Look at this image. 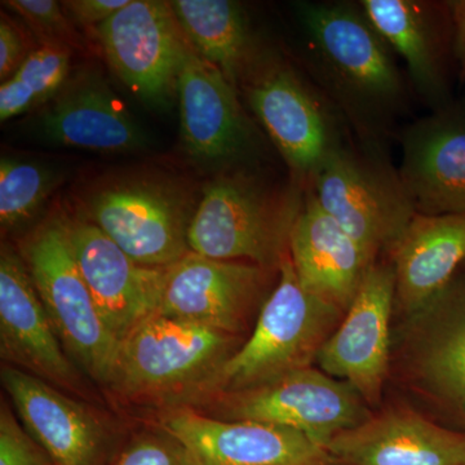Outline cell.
Returning a JSON list of instances; mask_svg holds the SVG:
<instances>
[{
	"label": "cell",
	"instance_id": "6da1fadb",
	"mask_svg": "<svg viewBox=\"0 0 465 465\" xmlns=\"http://www.w3.org/2000/svg\"><path fill=\"white\" fill-rule=\"evenodd\" d=\"M309 73L360 142L382 143L406 108L409 79L360 2L293 5Z\"/></svg>",
	"mask_w": 465,
	"mask_h": 465
},
{
	"label": "cell",
	"instance_id": "7a4b0ae2",
	"mask_svg": "<svg viewBox=\"0 0 465 465\" xmlns=\"http://www.w3.org/2000/svg\"><path fill=\"white\" fill-rule=\"evenodd\" d=\"M278 266L277 286L260 312L252 335L217 370L206 393L250 390L309 367L331 335L342 312L302 286L289 250Z\"/></svg>",
	"mask_w": 465,
	"mask_h": 465
},
{
	"label": "cell",
	"instance_id": "3957f363",
	"mask_svg": "<svg viewBox=\"0 0 465 465\" xmlns=\"http://www.w3.org/2000/svg\"><path fill=\"white\" fill-rule=\"evenodd\" d=\"M308 188L374 262L381 251L391 252L416 213L382 143H345L324 161Z\"/></svg>",
	"mask_w": 465,
	"mask_h": 465
},
{
	"label": "cell",
	"instance_id": "277c9868",
	"mask_svg": "<svg viewBox=\"0 0 465 465\" xmlns=\"http://www.w3.org/2000/svg\"><path fill=\"white\" fill-rule=\"evenodd\" d=\"M305 191L281 195L243 173L207 183L188 231L191 252L224 262L280 265Z\"/></svg>",
	"mask_w": 465,
	"mask_h": 465
},
{
	"label": "cell",
	"instance_id": "5b68a950",
	"mask_svg": "<svg viewBox=\"0 0 465 465\" xmlns=\"http://www.w3.org/2000/svg\"><path fill=\"white\" fill-rule=\"evenodd\" d=\"M246 96L296 183L307 189L327 158L347 143L341 113L291 64L256 51L244 74Z\"/></svg>",
	"mask_w": 465,
	"mask_h": 465
},
{
	"label": "cell",
	"instance_id": "8992f818",
	"mask_svg": "<svg viewBox=\"0 0 465 465\" xmlns=\"http://www.w3.org/2000/svg\"><path fill=\"white\" fill-rule=\"evenodd\" d=\"M232 344L229 333L155 314L119 344L110 385L150 402L200 397L234 353Z\"/></svg>",
	"mask_w": 465,
	"mask_h": 465
},
{
	"label": "cell",
	"instance_id": "52a82bcc",
	"mask_svg": "<svg viewBox=\"0 0 465 465\" xmlns=\"http://www.w3.org/2000/svg\"><path fill=\"white\" fill-rule=\"evenodd\" d=\"M24 262L61 344L94 381L110 385L119 341L104 322L76 262L66 220L39 226L23 246Z\"/></svg>",
	"mask_w": 465,
	"mask_h": 465
},
{
	"label": "cell",
	"instance_id": "ba28073f",
	"mask_svg": "<svg viewBox=\"0 0 465 465\" xmlns=\"http://www.w3.org/2000/svg\"><path fill=\"white\" fill-rule=\"evenodd\" d=\"M225 420L280 425L324 449L338 434L365 421L362 399L348 382L314 367L295 370L250 390L224 394Z\"/></svg>",
	"mask_w": 465,
	"mask_h": 465
},
{
	"label": "cell",
	"instance_id": "9c48e42d",
	"mask_svg": "<svg viewBox=\"0 0 465 465\" xmlns=\"http://www.w3.org/2000/svg\"><path fill=\"white\" fill-rule=\"evenodd\" d=\"M97 35L113 70L137 97L155 106L173 99L188 41L171 3L131 0L97 26Z\"/></svg>",
	"mask_w": 465,
	"mask_h": 465
},
{
	"label": "cell",
	"instance_id": "30bf717a",
	"mask_svg": "<svg viewBox=\"0 0 465 465\" xmlns=\"http://www.w3.org/2000/svg\"><path fill=\"white\" fill-rule=\"evenodd\" d=\"M193 215L183 193L161 183H118L90 202V222L136 262L161 268L191 253Z\"/></svg>",
	"mask_w": 465,
	"mask_h": 465
},
{
	"label": "cell",
	"instance_id": "8fae6325",
	"mask_svg": "<svg viewBox=\"0 0 465 465\" xmlns=\"http://www.w3.org/2000/svg\"><path fill=\"white\" fill-rule=\"evenodd\" d=\"M396 299L393 264L367 271L338 329L316 360L323 372L342 379L370 405L381 401L390 365V320Z\"/></svg>",
	"mask_w": 465,
	"mask_h": 465
},
{
	"label": "cell",
	"instance_id": "7c38bea8",
	"mask_svg": "<svg viewBox=\"0 0 465 465\" xmlns=\"http://www.w3.org/2000/svg\"><path fill=\"white\" fill-rule=\"evenodd\" d=\"M66 228L94 304L121 344L143 321L158 313L168 266L136 262L88 220L67 219Z\"/></svg>",
	"mask_w": 465,
	"mask_h": 465
},
{
	"label": "cell",
	"instance_id": "4fadbf2b",
	"mask_svg": "<svg viewBox=\"0 0 465 465\" xmlns=\"http://www.w3.org/2000/svg\"><path fill=\"white\" fill-rule=\"evenodd\" d=\"M360 5L391 51L405 63L407 79L425 105L434 112L451 103L457 67L449 3L361 0Z\"/></svg>",
	"mask_w": 465,
	"mask_h": 465
},
{
	"label": "cell",
	"instance_id": "5bb4252c",
	"mask_svg": "<svg viewBox=\"0 0 465 465\" xmlns=\"http://www.w3.org/2000/svg\"><path fill=\"white\" fill-rule=\"evenodd\" d=\"M161 428L183 443L198 465H335L323 446L280 425L223 420L182 407L167 412Z\"/></svg>",
	"mask_w": 465,
	"mask_h": 465
},
{
	"label": "cell",
	"instance_id": "9a60e30c",
	"mask_svg": "<svg viewBox=\"0 0 465 465\" xmlns=\"http://www.w3.org/2000/svg\"><path fill=\"white\" fill-rule=\"evenodd\" d=\"M399 140V173L416 213H465V96L406 125Z\"/></svg>",
	"mask_w": 465,
	"mask_h": 465
},
{
	"label": "cell",
	"instance_id": "2e32d148",
	"mask_svg": "<svg viewBox=\"0 0 465 465\" xmlns=\"http://www.w3.org/2000/svg\"><path fill=\"white\" fill-rule=\"evenodd\" d=\"M176 92L183 143L192 157L228 163L249 152L255 137L237 88L219 67L200 56L189 41Z\"/></svg>",
	"mask_w": 465,
	"mask_h": 465
},
{
	"label": "cell",
	"instance_id": "e0dca14e",
	"mask_svg": "<svg viewBox=\"0 0 465 465\" xmlns=\"http://www.w3.org/2000/svg\"><path fill=\"white\" fill-rule=\"evenodd\" d=\"M2 382L18 418L54 465H106L115 450L99 419L38 376L2 369Z\"/></svg>",
	"mask_w": 465,
	"mask_h": 465
},
{
	"label": "cell",
	"instance_id": "ac0fdd59",
	"mask_svg": "<svg viewBox=\"0 0 465 465\" xmlns=\"http://www.w3.org/2000/svg\"><path fill=\"white\" fill-rule=\"evenodd\" d=\"M0 351L9 365L54 387L79 388L78 372L64 351L25 262L5 244L0 253Z\"/></svg>",
	"mask_w": 465,
	"mask_h": 465
},
{
	"label": "cell",
	"instance_id": "d6986e66",
	"mask_svg": "<svg viewBox=\"0 0 465 465\" xmlns=\"http://www.w3.org/2000/svg\"><path fill=\"white\" fill-rule=\"evenodd\" d=\"M264 268L191 252L168 266L159 316L235 336L258 295Z\"/></svg>",
	"mask_w": 465,
	"mask_h": 465
},
{
	"label": "cell",
	"instance_id": "ffe728a7",
	"mask_svg": "<svg viewBox=\"0 0 465 465\" xmlns=\"http://www.w3.org/2000/svg\"><path fill=\"white\" fill-rule=\"evenodd\" d=\"M342 465H465V434L407 409H391L344 430L326 448Z\"/></svg>",
	"mask_w": 465,
	"mask_h": 465
},
{
	"label": "cell",
	"instance_id": "44dd1931",
	"mask_svg": "<svg viewBox=\"0 0 465 465\" xmlns=\"http://www.w3.org/2000/svg\"><path fill=\"white\" fill-rule=\"evenodd\" d=\"M289 253L302 286L341 312L348 311L367 271L375 264L309 188L291 228Z\"/></svg>",
	"mask_w": 465,
	"mask_h": 465
},
{
	"label": "cell",
	"instance_id": "7402d4cb",
	"mask_svg": "<svg viewBox=\"0 0 465 465\" xmlns=\"http://www.w3.org/2000/svg\"><path fill=\"white\" fill-rule=\"evenodd\" d=\"M391 253L396 299L406 311L427 307L465 262V213H415Z\"/></svg>",
	"mask_w": 465,
	"mask_h": 465
},
{
	"label": "cell",
	"instance_id": "603a6c76",
	"mask_svg": "<svg viewBox=\"0 0 465 465\" xmlns=\"http://www.w3.org/2000/svg\"><path fill=\"white\" fill-rule=\"evenodd\" d=\"M52 142L104 153L142 149V128L99 79L88 78L64 92L42 116Z\"/></svg>",
	"mask_w": 465,
	"mask_h": 465
},
{
	"label": "cell",
	"instance_id": "cb8c5ba5",
	"mask_svg": "<svg viewBox=\"0 0 465 465\" xmlns=\"http://www.w3.org/2000/svg\"><path fill=\"white\" fill-rule=\"evenodd\" d=\"M171 7L193 48L237 87L258 51L240 3L176 0Z\"/></svg>",
	"mask_w": 465,
	"mask_h": 465
},
{
	"label": "cell",
	"instance_id": "d4e9b609",
	"mask_svg": "<svg viewBox=\"0 0 465 465\" xmlns=\"http://www.w3.org/2000/svg\"><path fill=\"white\" fill-rule=\"evenodd\" d=\"M69 64V51L56 42L27 54L20 69L0 87L2 122L51 99L65 82Z\"/></svg>",
	"mask_w": 465,
	"mask_h": 465
},
{
	"label": "cell",
	"instance_id": "484cf974",
	"mask_svg": "<svg viewBox=\"0 0 465 465\" xmlns=\"http://www.w3.org/2000/svg\"><path fill=\"white\" fill-rule=\"evenodd\" d=\"M57 183L47 167L3 157L0 162V223L15 229L35 215Z\"/></svg>",
	"mask_w": 465,
	"mask_h": 465
},
{
	"label": "cell",
	"instance_id": "4316f807",
	"mask_svg": "<svg viewBox=\"0 0 465 465\" xmlns=\"http://www.w3.org/2000/svg\"><path fill=\"white\" fill-rule=\"evenodd\" d=\"M459 316L425 348L420 369L430 388L465 415V304Z\"/></svg>",
	"mask_w": 465,
	"mask_h": 465
},
{
	"label": "cell",
	"instance_id": "83f0119b",
	"mask_svg": "<svg viewBox=\"0 0 465 465\" xmlns=\"http://www.w3.org/2000/svg\"><path fill=\"white\" fill-rule=\"evenodd\" d=\"M106 465H198L188 449L173 434L159 430L134 434L115 449Z\"/></svg>",
	"mask_w": 465,
	"mask_h": 465
},
{
	"label": "cell",
	"instance_id": "f1b7e54d",
	"mask_svg": "<svg viewBox=\"0 0 465 465\" xmlns=\"http://www.w3.org/2000/svg\"><path fill=\"white\" fill-rule=\"evenodd\" d=\"M0 465H54L5 402L0 409Z\"/></svg>",
	"mask_w": 465,
	"mask_h": 465
},
{
	"label": "cell",
	"instance_id": "f546056e",
	"mask_svg": "<svg viewBox=\"0 0 465 465\" xmlns=\"http://www.w3.org/2000/svg\"><path fill=\"white\" fill-rule=\"evenodd\" d=\"M5 5L43 35L52 38L69 35V23L60 3L54 0H8Z\"/></svg>",
	"mask_w": 465,
	"mask_h": 465
},
{
	"label": "cell",
	"instance_id": "4dcf8cb0",
	"mask_svg": "<svg viewBox=\"0 0 465 465\" xmlns=\"http://www.w3.org/2000/svg\"><path fill=\"white\" fill-rule=\"evenodd\" d=\"M26 57L24 36L3 16L0 23V79L3 84L15 75Z\"/></svg>",
	"mask_w": 465,
	"mask_h": 465
},
{
	"label": "cell",
	"instance_id": "1f68e13d",
	"mask_svg": "<svg viewBox=\"0 0 465 465\" xmlns=\"http://www.w3.org/2000/svg\"><path fill=\"white\" fill-rule=\"evenodd\" d=\"M131 0H72L64 2V8L82 25H96L105 23Z\"/></svg>",
	"mask_w": 465,
	"mask_h": 465
},
{
	"label": "cell",
	"instance_id": "d6a6232c",
	"mask_svg": "<svg viewBox=\"0 0 465 465\" xmlns=\"http://www.w3.org/2000/svg\"><path fill=\"white\" fill-rule=\"evenodd\" d=\"M452 24V52L459 84H465V0H448Z\"/></svg>",
	"mask_w": 465,
	"mask_h": 465
}]
</instances>
